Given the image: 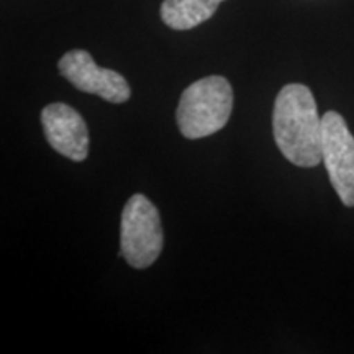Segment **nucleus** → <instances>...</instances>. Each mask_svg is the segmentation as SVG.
Returning a JSON list of instances; mask_svg holds the SVG:
<instances>
[{"label": "nucleus", "mask_w": 354, "mask_h": 354, "mask_svg": "<svg viewBox=\"0 0 354 354\" xmlns=\"http://www.w3.org/2000/svg\"><path fill=\"white\" fill-rule=\"evenodd\" d=\"M233 110V91L223 76H209L190 84L180 95L176 120L183 136L205 138L227 125Z\"/></svg>", "instance_id": "2"}, {"label": "nucleus", "mask_w": 354, "mask_h": 354, "mask_svg": "<svg viewBox=\"0 0 354 354\" xmlns=\"http://www.w3.org/2000/svg\"><path fill=\"white\" fill-rule=\"evenodd\" d=\"M323 165L330 183L346 207H354V136L338 112L322 117Z\"/></svg>", "instance_id": "4"}, {"label": "nucleus", "mask_w": 354, "mask_h": 354, "mask_svg": "<svg viewBox=\"0 0 354 354\" xmlns=\"http://www.w3.org/2000/svg\"><path fill=\"white\" fill-rule=\"evenodd\" d=\"M272 133L279 151L299 167L323 161V125L312 91L304 84H287L274 102Z\"/></svg>", "instance_id": "1"}, {"label": "nucleus", "mask_w": 354, "mask_h": 354, "mask_svg": "<svg viewBox=\"0 0 354 354\" xmlns=\"http://www.w3.org/2000/svg\"><path fill=\"white\" fill-rule=\"evenodd\" d=\"M57 68L61 76L86 94L99 95L112 104H123L130 99L131 91L127 79L117 71L97 66L91 53L84 50L68 51L59 59Z\"/></svg>", "instance_id": "5"}, {"label": "nucleus", "mask_w": 354, "mask_h": 354, "mask_svg": "<svg viewBox=\"0 0 354 354\" xmlns=\"http://www.w3.org/2000/svg\"><path fill=\"white\" fill-rule=\"evenodd\" d=\"M223 0H165L161 19L172 30H192L214 17Z\"/></svg>", "instance_id": "7"}, {"label": "nucleus", "mask_w": 354, "mask_h": 354, "mask_svg": "<svg viewBox=\"0 0 354 354\" xmlns=\"http://www.w3.org/2000/svg\"><path fill=\"white\" fill-rule=\"evenodd\" d=\"M41 123L51 148L71 161H86L88 156V131L84 118L69 105L50 104L43 109Z\"/></svg>", "instance_id": "6"}, {"label": "nucleus", "mask_w": 354, "mask_h": 354, "mask_svg": "<svg viewBox=\"0 0 354 354\" xmlns=\"http://www.w3.org/2000/svg\"><path fill=\"white\" fill-rule=\"evenodd\" d=\"M120 256L135 269L149 268L165 246L161 216L143 194H135L125 203L120 227Z\"/></svg>", "instance_id": "3"}]
</instances>
